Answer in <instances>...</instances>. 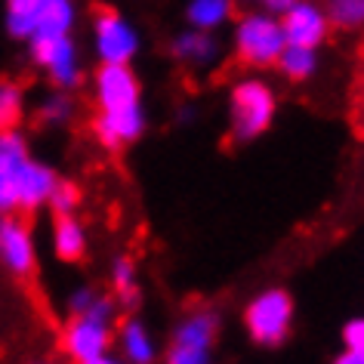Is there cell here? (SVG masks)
I'll use <instances>...</instances> for the list:
<instances>
[{"mask_svg": "<svg viewBox=\"0 0 364 364\" xmlns=\"http://www.w3.org/2000/svg\"><path fill=\"white\" fill-rule=\"evenodd\" d=\"M96 102L99 114L93 130L99 142L108 149H121L142 133V108H139V80L127 62H102L96 71Z\"/></svg>", "mask_w": 364, "mask_h": 364, "instance_id": "obj_1", "label": "cell"}, {"mask_svg": "<svg viewBox=\"0 0 364 364\" xmlns=\"http://www.w3.org/2000/svg\"><path fill=\"white\" fill-rule=\"evenodd\" d=\"M287 47L284 31H281L278 16L269 10L244 13L235 25V59L250 68H269L275 65L281 50Z\"/></svg>", "mask_w": 364, "mask_h": 364, "instance_id": "obj_2", "label": "cell"}, {"mask_svg": "<svg viewBox=\"0 0 364 364\" xmlns=\"http://www.w3.org/2000/svg\"><path fill=\"white\" fill-rule=\"evenodd\" d=\"M275 93L262 80H238L232 90V136L238 142L253 139L272 124Z\"/></svg>", "mask_w": 364, "mask_h": 364, "instance_id": "obj_3", "label": "cell"}, {"mask_svg": "<svg viewBox=\"0 0 364 364\" xmlns=\"http://www.w3.org/2000/svg\"><path fill=\"white\" fill-rule=\"evenodd\" d=\"M108 318H112V303L108 299H93L84 312H77L62 333V346L77 364L105 352L108 346Z\"/></svg>", "mask_w": 364, "mask_h": 364, "instance_id": "obj_4", "label": "cell"}, {"mask_svg": "<svg viewBox=\"0 0 364 364\" xmlns=\"http://www.w3.org/2000/svg\"><path fill=\"white\" fill-rule=\"evenodd\" d=\"M93 47L99 62H127L139 53V31L114 6H96L93 10Z\"/></svg>", "mask_w": 364, "mask_h": 364, "instance_id": "obj_5", "label": "cell"}, {"mask_svg": "<svg viewBox=\"0 0 364 364\" xmlns=\"http://www.w3.org/2000/svg\"><path fill=\"white\" fill-rule=\"evenodd\" d=\"M31 59L47 71V77L59 90H71L80 84V59L71 34L62 38H47V41H31Z\"/></svg>", "mask_w": 364, "mask_h": 364, "instance_id": "obj_6", "label": "cell"}, {"mask_svg": "<svg viewBox=\"0 0 364 364\" xmlns=\"http://www.w3.org/2000/svg\"><path fill=\"white\" fill-rule=\"evenodd\" d=\"M278 22L281 31H284V41L294 43V47L318 50L331 34V22H327L324 6L318 0H296L284 16H278Z\"/></svg>", "mask_w": 364, "mask_h": 364, "instance_id": "obj_7", "label": "cell"}, {"mask_svg": "<svg viewBox=\"0 0 364 364\" xmlns=\"http://www.w3.org/2000/svg\"><path fill=\"white\" fill-rule=\"evenodd\" d=\"M28 158V145L19 130H0V216L19 210V173Z\"/></svg>", "mask_w": 364, "mask_h": 364, "instance_id": "obj_8", "label": "cell"}, {"mask_svg": "<svg viewBox=\"0 0 364 364\" xmlns=\"http://www.w3.org/2000/svg\"><path fill=\"white\" fill-rule=\"evenodd\" d=\"M290 296L281 294V290H272V294L259 296L257 303L247 309V327L253 333V340L259 343H281L287 333V324H290Z\"/></svg>", "mask_w": 364, "mask_h": 364, "instance_id": "obj_9", "label": "cell"}, {"mask_svg": "<svg viewBox=\"0 0 364 364\" xmlns=\"http://www.w3.org/2000/svg\"><path fill=\"white\" fill-rule=\"evenodd\" d=\"M0 262L13 272V275H31L34 272V241L31 232L22 220L13 213L0 216Z\"/></svg>", "mask_w": 364, "mask_h": 364, "instance_id": "obj_10", "label": "cell"}, {"mask_svg": "<svg viewBox=\"0 0 364 364\" xmlns=\"http://www.w3.org/2000/svg\"><path fill=\"white\" fill-rule=\"evenodd\" d=\"M170 53H173V59L182 62L186 68H207L220 59V41L213 38V31L188 28L173 38Z\"/></svg>", "mask_w": 364, "mask_h": 364, "instance_id": "obj_11", "label": "cell"}, {"mask_svg": "<svg viewBox=\"0 0 364 364\" xmlns=\"http://www.w3.org/2000/svg\"><path fill=\"white\" fill-rule=\"evenodd\" d=\"M56 182L59 179L50 167H43V164L28 158L22 173H19V210L31 213V210H38L41 204H47L53 188H56Z\"/></svg>", "mask_w": 364, "mask_h": 364, "instance_id": "obj_12", "label": "cell"}, {"mask_svg": "<svg viewBox=\"0 0 364 364\" xmlns=\"http://www.w3.org/2000/svg\"><path fill=\"white\" fill-rule=\"evenodd\" d=\"M77 19L75 0H41L38 6V19H34V31L31 41H47V38H62V34H71Z\"/></svg>", "mask_w": 364, "mask_h": 364, "instance_id": "obj_13", "label": "cell"}, {"mask_svg": "<svg viewBox=\"0 0 364 364\" xmlns=\"http://www.w3.org/2000/svg\"><path fill=\"white\" fill-rule=\"evenodd\" d=\"M235 16V0H188L186 4V22L188 28L216 31L229 25Z\"/></svg>", "mask_w": 364, "mask_h": 364, "instance_id": "obj_14", "label": "cell"}, {"mask_svg": "<svg viewBox=\"0 0 364 364\" xmlns=\"http://www.w3.org/2000/svg\"><path fill=\"white\" fill-rule=\"evenodd\" d=\"M53 250H56V257L65 259V262L84 259L87 238H84V229H80V223L71 213L56 216V225H53Z\"/></svg>", "mask_w": 364, "mask_h": 364, "instance_id": "obj_15", "label": "cell"}, {"mask_svg": "<svg viewBox=\"0 0 364 364\" xmlns=\"http://www.w3.org/2000/svg\"><path fill=\"white\" fill-rule=\"evenodd\" d=\"M38 6L41 0H6L4 4V22L10 38L16 41H28L34 31V19H38Z\"/></svg>", "mask_w": 364, "mask_h": 364, "instance_id": "obj_16", "label": "cell"}, {"mask_svg": "<svg viewBox=\"0 0 364 364\" xmlns=\"http://www.w3.org/2000/svg\"><path fill=\"white\" fill-rule=\"evenodd\" d=\"M275 65L284 71L290 80H309L318 68V53L312 47H294V43H287V47L281 50Z\"/></svg>", "mask_w": 364, "mask_h": 364, "instance_id": "obj_17", "label": "cell"}, {"mask_svg": "<svg viewBox=\"0 0 364 364\" xmlns=\"http://www.w3.org/2000/svg\"><path fill=\"white\" fill-rule=\"evenodd\" d=\"M331 28L358 31L364 28V0H321Z\"/></svg>", "mask_w": 364, "mask_h": 364, "instance_id": "obj_18", "label": "cell"}, {"mask_svg": "<svg viewBox=\"0 0 364 364\" xmlns=\"http://www.w3.org/2000/svg\"><path fill=\"white\" fill-rule=\"evenodd\" d=\"M22 87L13 80H0V130L16 127V121L22 117Z\"/></svg>", "mask_w": 364, "mask_h": 364, "instance_id": "obj_19", "label": "cell"}, {"mask_svg": "<svg viewBox=\"0 0 364 364\" xmlns=\"http://www.w3.org/2000/svg\"><path fill=\"white\" fill-rule=\"evenodd\" d=\"M124 349H127V358L133 364H149L151 361V346L145 340V331L136 321L124 324Z\"/></svg>", "mask_w": 364, "mask_h": 364, "instance_id": "obj_20", "label": "cell"}, {"mask_svg": "<svg viewBox=\"0 0 364 364\" xmlns=\"http://www.w3.org/2000/svg\"><path fill=\"white\" fill-rule=\"evenodd\" d=\"M210 336H213V321H210V318H195L192 324H186L179 331L176 346H195V349H207Z\"/></svg>", "mask_w": 364, "mask_h": 364, "instance_id": "obj_21", "label": "cell"}, {"mask_svg": "<svg viewBox=\"0 0 364 364\" xmlns=\"http://www.w3.org/2000/svg\"><path fill=\"white\" fill-rule=\"evenodd\" d=\"M71 112H75V105H71V99L65 93H53L41 102V121L47 124H65Z\"/></svg>", "mask_w": 364, "mask_h": 364, "instance_id": "obj_22", "label": "cell"}, {"mask_svg": "<svg viewBox=\"0 0 364 364\" xmlns=\"http://www.w3.org/2000/svg\"><path fill=\"white\" fill-rule=\"evenodd\" d=\"M77 188L71 186V182H56V188H53V195H50V207H53V213L62 216V213H71L77 207Z\"/></svg>", "mask_w": 364, "mask_h": 364, "instance_id": "obj_23", "label": "cell"}, {"mask_svg": "<svg viewBox=\"0 0 364 364\" xmlns=\"http://www.w3.org/2000/svg\"><path fill=\"white\" fill-rule=\"evenodd\" d=\"M346 343H349L352 352L364 355V321H352L346 327Z\"/></svg>", "mask_w": 364, "mask_h": 364, "instance_id": "obj_24", "label": "cell"}, {"mask_svg": "<svg viewBox=\"0 0 364 364\" xmlns=\"http://www.w3.org/2000/svg\"><path fill=\"white\" fill-rule=\"evenodd\" d=\"M262 4H266V10H269L272 16H284L290 6L296 4V0H262Z\"/></svg>", "mask_w": 364, "mask_h": 364, "instance_id": "obj_25", "label": "cell"}, {"mask_svg": "<svg viewBox=\"0 0 364 364\" xmlns=\"http://www.w3.org/2000/svg\"><path fill=\"white\" fill-rule=\"evenodd\" d=\"M336 364H364V355H358V352H349V355H343Z\"/></svg>", "mask_w": 364, "mask_h": 364, "instance_id": "obj_26", "label": "cell"}, {"mask_svg": "<svg viewBox=\"0 0 364 364\" xmlns=\"http://www.w3.org/2000/svg\"><path fill=\"white\" fill-rule=\"evenodd\" d=\"M80 364H114V361L105 358V355H96V358H87V361H80Z\"/></svg>", "mask_w": 364, "mask_h": 364, "instance_id": "obj_27", "label": "cell"}, {"mask_svg": "<svg viewBox=\"0 0 364 364\" xmlns=\"http://www.w3.org/2000/svg\"><path fill=\"white\" fill-rule=\"evenodd\" d=\"M250 4H253V0H250ZM259 4H262V0H259Z\"/></svg>", "mask_w": 364, "mask_h": 364, "instance_id": "obj_28", "label": "cell"}]
</instances>
